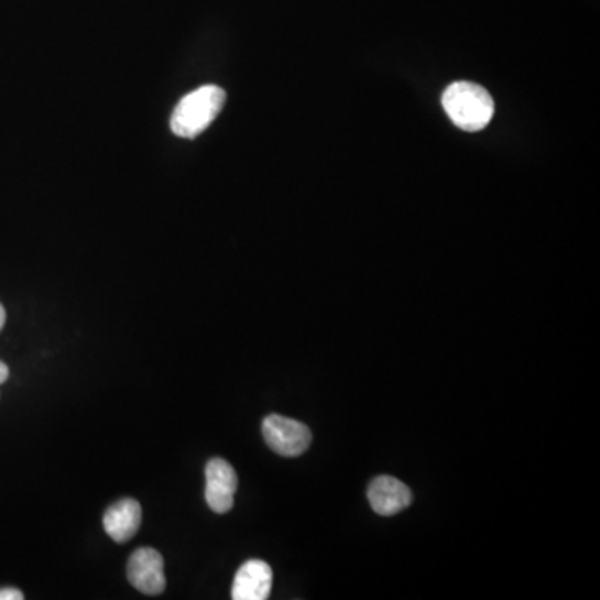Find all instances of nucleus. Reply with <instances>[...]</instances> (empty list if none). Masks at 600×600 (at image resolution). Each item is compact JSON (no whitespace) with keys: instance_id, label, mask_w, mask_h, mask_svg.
I'll list each match as a JSON object with an SVG mask.
<instances>
[{"instance_id":"3","label":"nucleus","mask_w":600,"mask_h":600,"mask_svg":"<svg viewBox=\"0 0 600 600\" xmlns=\"http://www.w3.org/2000/svg\"><path fill=\"white\" fill-rule=\"evenodd\" d=\"M265 443L282 457L303 456L313 443V434L306 424L284 415H268L262 423Z\"/></svg>"},{"instance_id":"2","label":"nucleus","mask_w":600,"mask_h":600,"mask_svg":"<svg viewBox=\"0 0 600 600\" xmlns=\"http://www.w3.org/2000/svg\"><path fill=\"white\" fill-rule=\"evenodd\" d=\"M226 92L217 86H204L187 94L172 113L171 129L183 139L203 134L222 110Z\"/></svg>"},{"instance_id":"6","label":"nucleus","mask_w":600,"mask_h":600,"mask_svg":"<svg viewBox=\"0 0 600 600\" xmlns=\"http://www.w3.org/2000/svg\"><path fill=\"white\" fill-rule=\"evenodd\" d=\"M369 502L381 515H394L412 504V492L404 482L391 476L375 477L369 486Z\"/></svg>"},{"instance_id":"11","label":"nucleus","mask_w":600,"mask_h":600,"mask_svg":"<svg viewBox=\"0 0 600 600\" xmlns=\"http://www.w3.org/2000/svg\"><path fill=\"white\" fill-rule=\"evenodd\" d=\"M6 324V309L2 304H0V330H2V327H4Z\"/></svg>"},{"instance_id":"4","label":"nucleus","mask_w":600,"mask_h":600,"mask_svg":"<svg viewBox=\"0 0 600 600\" xmlns=\"http://www.w3.org/2000/svg\"><path fill=\"white\" fill-rule=\"evenodd\" d=\"M237 486L236 470L227 460H209L206 467V501L216 514H227L233 508Z\"/></svg>"},{"instance_id":"10","label":"nucleus","mask_w":600,"mask_h":600,"mask_svg":"<svg viewBox=\"0 0 600 600\" xmlns=\"http://www.w3.org/2000/svg\"><path fill=\"white\" fill-rule=\"evenodd\" d=\"M9 379V368L0 360V385L4 384Z\"/></svg>"},{"instance_id":"8","label":"nucleus","mask_w":600,"mask_h":600,"mask_svg":"<svg viewBox=\"0 0 600 600\" xmlns=\"http://www.w3.org/2000/svg\"><path fill=\"white\" fill-rule=\"evenodd\" d=\"M142 522V508L134 499L116 502L103 514V528L116 543L124 544L138 534Z\"/></svg>"},{"instance_id":"7","label":"nucleus","mask_w":600,"mask_h":600,"mask_svg":"<svg viewBox=\"0 0 600 600\" xmlns=\"http://www.w3.org/2000/svg\"><path fill=\"white\" fill-rule=\"evenodd\" d=\"M272 569L264 560H248L237 570L232 586L233 600H265L272 590Z\"/></svg>"},{"instance_id":"5","label":"nucleus","mask_w":600,"mask_h":600,"mask_svg":"<svg viewBox=\"0 0 600 600\" xmlns=\"http://www.w3.org/2000/svg\"><path fill=\"white\" fill-rule=\"evenodd\" d=\"M128 579L135 589L148 596H159L165 590L164 559L151 547L132 554L128 563Z\"/></svg>"},{"instance_id":"1","label":"nucleus","mask_w":600,"mask_h":600,"mask_svg":"<svg viewBox=\"0 0 600 600\" xmlns=\"http://www.w3.org/2000/svg\"><path fill=\"white\" fill-rule=\"evenodd\" d=\"M443 106L454 124L467 132L482 131L494 116L491 94L472 83H454L447 87Z\"/></svg>"},{"instance_id":"9","label":"nucleus","mask_w":600,"mask_h":600,"mask_svg":"<svg viewBox=\"0 0 600 600\" xmlns=\"http://www.w3.org/2000/svg\"><path fill=\"white\" fill-rule=\"evenodd\" d=\"M24 599V593L19 589H12V587H6V589H0V600H22Z\"/></svg>"}]
</instances>
